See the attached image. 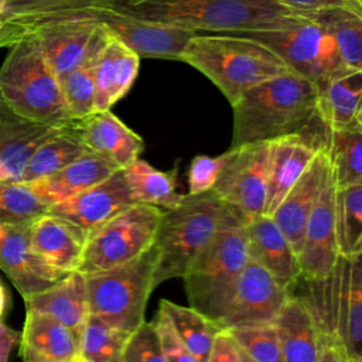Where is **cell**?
Here are the masks:
<instances>
[{
    "label": "cell",
    "mask_w": 362,
    "mask_h": 362,
    "mask_svg": "<svg viewBox=\"0 0 362 362\" xmlns=\"http://www.w3.org/2000/svg\"><path fill=\"white\" fill-rule=\"evenodd\" d=\"M317 93V85L296 72L277 75L247 89L230 105L233 109L230 147L314 132L311 127L320 122Z\"/></svg>",
    "instance_id": "1"
},
{
    "label": "cell",
    "mask_w": 362,
    "mask_h": 362,
    "mask_svg": "<svg viewBox=\"0 0 362 362\" xmlns=\"http://www.w3.org/2000/svg\"><path fill=\"white\" fill-rule=\"evenodd\" d=\"M90 6L194 33L272 28L291 13L273 0H96Z\"/></svg>",
    "instance_id": "2"
},
{
    "label": "cell",
    "mask_w": 362,
    "mask_h": 362,
    "mask_svg": "<svg viewBox=\"0 0 362 362\" xmlns=\"http://www.w3.org/2000/svg\"><path fill=\"white\" fill-rule=\"evenodd\" d=\"M246 221L212 189L189 195L163 212L154 238V286L182 277L194 259L223 229Z\"/></svg>",
    "instance_id": "3"
},
{
    "label": "cell",
    "mask_w": 362,
    "mask_h": 362,
    "mask_svg": "<svg viewBox=\"0 0 362 362\" xmlns=\"http://www.w3.org/2000/svg\"><path fill=\"white\" fill-rule=\"evenodd\" d=\"M178 59L204 74L230 105L255 85L293 72L269 47L239 33H197Z\"/></svg>",
    "instance_id": "4"
},
{
    "label": "cell",
    "mask_w": 362,
    "mask_h": 362,
    "mask_svg": "<svg viewBox=\"0 0 362 362\" xmlns=\"http://www.w3.org/2000/svg\"><path fill=\"white\" fill-rule=\"evenodd\" d=\"M0 96L20 116L49 126H68L58 76L28 34L10 47L0 66Z\"/></svg>",
    "instance_id": "5"
},
{
    "label": "cell",
    "mask_w": 362,
    "mask_h": 362,
    "mask_svg": "<svg viewBox=\"0 0 362 362\" xmlns=\"http://www.w3.org/2000/svg\"><path fill=\"white\" fill-rule=\"evenodd\" d=\"M247 260L245 225L219 232L182 276L189 307L219 324Z\"/></svg>",
    "instance_id": "6"
},
{
    "label": "cell",
    "mask_w": 362,
    "mask_h": 362,
    "mask_svg": "<svg viewBox=\"0 0 362 362\" xmlns=\"http://www.w3.org/2000/svg\"><path fill=\"white\" fill-rule=\"evenodd\" d=\"M260 41L296 74L315 85L349 72L328 30L308 13H288L264 30L239 33Z\"/></svg>",
    "instance_id": "7"
},
{
    "label": "cell",
    "mask_w": 362,
    "mask_h": 362,
    "mask_svg": "<svg viewBox=\"0 0 362 362\" xmlns=\"http://www.w3.org/2000/svg\"><path fill=\"white\" fill-rule=\"evenodd\" d=\"M89 314L132 334L146 320L154 286V247L119 267L85 276Z\"/></svg>",
    "instance_id": "8"
},
{
    "label": "cell",
    "mask_w": 362,
    "mask_h": 362,
    "mask_svg": "<svg viewBox=\"0 0 362 362\" xmlns=\"http://www.w3.org/2000/svg\"><path fill=\"white\" fill-rule=\"evenodd\" d=\"M163 209L147 204H134L86 235L78 273L88 276L106 272L148 250L163 216Z\"/></svg>",
    "instance_id": "9"
},
{
    "label": "cell",
    "mask_w": 362,
    "mask_h": 362,
    "mask_svg": "<svg viewBox=\"0 0 362 362\" xmlns=\"http://www.w3.org/2000/svg\"><path fill=\"white\" fill-rule=\"evenodd\" d=\"M16 21L27 27V34L58 79L76 68L105 33L85 8Z\"/></svg>",
    "instance_id": "10"
},
{
    "label": "cell",
    "mask_w": 362,
    "mask_h": 362,
    "mask_svg": "<svg viewBox=\"0 0 362 362\" xmlns=\"http://www.w3.org/2000/svg\"><path fill=\"white\" fill-rule=\"evenodd\" d=\"M270 141L247 143L228 150L225 165L212 191L246 223L263 215Z\"/></svg>",
    "instance_id": "11"
},
{
    "label": "cell",
    "mask_w": 362,
    "mask_h": 362,
    "mask_svg": "<svg viewBox=\"0 0 362 362\" xmlns=\"http://www.w3.org/2000/svg\"><path fill=\"white\" fill-rule=\"evenodd\" d=\"M288 296L290 290L249 259L218 325L221 329H230L273 324Z\"/></svg>",
    "instance_id": "12"
},
{
    "label": "cell",
    "mask_w": 362,
    "mask_h": 362,
    "mask_svg": "<svg viewBox=\"0 0 362 362\" xmlns=\"http://www.w3.org/2000/svg\"><path fill=\"white\" fill-rule=\"evenodd\" d=\"M339 259L335 230V184L331 168L325 174L318 198L308 215L298 263L301 277L324 281L334 276Z\"/></svg>",
    "instance_id": "13"
},
{
    "label": "cell",
    "mask_w": 362,
    "mask_h": 362,
    "mask_svg": "<svg viewBox=\"0 0 362 362\" xmlns=\"http://www.w3.org/2000/svg\"><path fill=\"white\" fill-rule=\"evenodd\" d=\"M95 20L115 38L130 47L140 58L178 59L194 31L157 24L126 16L103 6H85Z\"/></svg>",
    "instance_id": "14"
},
{
    "label": "cell",
    "mask_w": 362,
    "mask_h": 362,
    "mask_svg": "<svg viewBox=\"0 0 362 362\" xmlns=\"http://www.w3.org/2000/svg\"><path fill=\"white\" fill-rule=\"evenodd\" d=\"M30 226L0 223V269L24 300L51 287L68 274L57 270L34 252Z\"/></svg>",
    "instance_id": "15"
},
{
    "label": "cell",
    "mask_w": 362,
    "mask_h": 362,
    "mask_svg": "<svg viewBox=\"0 0 362 362\" xmlns=\"http://www.w3.org/2000/svg\"><path fill=\"white\" fill-rule=\"evenodd\" d=\"M134 204L137 202L132 195L123 170H117L103 181L51 205L48 214L75 223L88 235L92 229Z\"/></svg>",
    "instance_id": "16"
},
{
    "label": "cell",
    "mask_w": 362,
    "mask_h": 362,
    "mask_svg": "<svg viewBox=\"0 0 362 362\" xmlns=\"http://www.w3.org/2000/svg\"><path fill=\"white\" fill-rule=\"evenodd\" d=\"M325 130L287 134L270 141L263 215L270 216L273 214L288 189L310 165L318 148L325 143Z\"/></svg>",
    "instance_id": "17"
},
{
    "label": "cell",
    "mask_w": 362,
    "mask_h": 362,
    "mask_svg": "<svg viewBox=\"0 0 362 362\" xmlns=\"http://www.w3.org/2000/svg\"><path fill=\"white\" fill-rule=\"evenodd\" d=\"M74 129L89 151L120 170L139 158L144 148L143 139L110 110L93 112L81 120H74Z\"/></svg>",
    "instance_id": "18"
},
{
    "label": "cell",
    "mask_w": 362,
    "mask_h": 362,
    "mask_svg": "<svg viewBox=\"0 0 362 362\" xmlns=\"http://www.w3.org/2000/svg\"><path fill=\"white\" fill-rule=\"evenodd\" d=\"M328 167V156L322 146L318 148L305 171L270 215L291 243L297 256L301 250L308 215L318 198Z\"/></svg>",
    "instance_id": "19"
},
{
    "label": "cell",
    "mask_w": 362,
    "mask_h": 362,
    "mask_svg": "<svg viewBox=\"0 0 362 362\" xmlns=\"http://www.w3.org/2000/svg\"><path fill=\"white\" fill-rule=\"evenodd\" d=\"M246 245L250 260L269 272L290 290L301 277L298 256L272 216L259 215L246 225Z\"/></svg>",
    "instance_id": "20"
},
{
    "label": "cell",
    "mask_w": 362,
    "mask_h": 362,
    "mask_svg": "<svg viewBox=\"0 0 362 362\" xmlns=\"http://www.w3.org/2000/svg\"><path fill=\"white\" fill-rule=\"evenodd\" d=\"M20 356L24 362H78L79 337L51 315L27 310Z\"/></svg>",
    "instance_id": "21"
},
{
    "label": "cell",
    "mask_w": 362,
    "mask_h": 362,
    "mask_svg": "<svg viewBox=\"0 0 362 362\" xmlns=\"http://www.w3.org/2000/svg\"><path fill=\"white\" fill-rule=\"evenodd\" d=\"M139 66L140 57L107 33L95 64V112L110 110L129 92Z\"/></svg>",
    "instance_id": "22"
},
{
    "label": "cell",
    "mask_w": 362,
    "mask_h": 362,
    "mask_svg": "<svg viewBox=\"0 0 362 362\" xmlns=\"http://www.w3.org/2000/svg\"><path fill=\"white\" fill-rule=\"evenodd\" d=\"M30 240L34 252L48 264L71 273L79 266L86 233L75 223L47 212L31 223Z\"/></svg>",
    "instance_id": "23"
},
{
    "label": "cell",
    "mask_w": 362,
    "mask_h": 362,
    "mask_svg": "<svg viewBox=\"0 0 362 362\" xmlns=\"http://www.w3.org/2000/svg\"><path fill=\"white\" fill-rule=\"evenodd\" d=\"M273 324L283 362H318L324 331L305 301L290 294Z\"/></svg>",
    "instance_id": "24"
},
{
    "label": "cell",
    "mask_w": 362,
    "mask_h": 362,
    "mask_svg": "<svg viewBox=\"0 0 362 362\" xmlns=\"http://www.w3.org/2000/svg\"><path fill=\"white\" fill-rule=\"evenodd\" d=\"M64 127L66 126L57 127L28 120L16 113L0 96V163L10 171L13 181H18L35 148Z\"/></svg>",
    "instance_id": "25"
},
{
    "label": "cell",
    "mask_w": 362,
    "mask_h": 362,
    "mask_svg": "<svg viewBox=\"0 0 362 362\" xmlns=\"http://www.w3.org/2000/svg\"><path fill=\"white\" fill-rule=\"evenodd\" d=\"M339 298L332 335L349 358H362V252L338 259Z\"/></svg>",
    "instance_id": "26"
},
{
    "label": "cell",
    "mask_w": 362,
    "mask_h": 362,
    "mask_svg": "<svg viewBox=\"0 0 362 362\" xmlns=\"http://www.w3.org/2000/svg\"><path fill=\"white\" fill-rule=\"evenodd\" d=\"M117 170L120 168L88 150L54 174L25 184L41 201L51 206L103 181Z\"/></svg>",
    "instance_id": "27"
},
{
    "label": "cell",
    "mask_w": 362,
    "mask_h": 362,
    "mask_svg": "<svg viewBox=\"0 0 362 362\" xmlns=\"http://www.w3.org/2000/svg\"><path fill=\"white\" fill-rule=\"evenodd\" d=\"M317 88V117L327 129H362V71H349Z\"/></svg>",
    "instance_id": "28"
},
{
    "label": "cell",
    "mask_w": 362,
    "mask_h": 362,
    "mask_svg": "<svg viewBox=\"0 0 362 362\" xmlns=\"http://www.w3.org/2000/svg\"><path fill=\"white\" fill-rule=\"evenodd\" d=\"M25 304L27 310L51 315L79 337L89 315L85 276L71 272L51 287L25 298Z\"/></svg>",
    "instance_id": "29"
},
{
    "label": "cell",
    "mask_w": 362,
    "mask_h": 362,
    "mask_svg": "<svg viewBox=\"0 0 362 362\" xmlns=\"http://www.w3.org/2000/svg\"><path fill=\"white\" fill-rule=\"evenodd\" d=\"M122 170L136 202L170 209L185 197L177 192L175 170L160 171L141 158H136Z\"/></svg>",
    "instance_id": "30"
},
{
    "label": "cell",
    "mask_w": 362,
    "mask_h": 362,
    "mask_svg": "<svg viewBox=\"0 0 362 362\" xmlns=\"http://www.w3.org/2000/svg\"><path fill=\"white\" fill-rule=\"evenodd\" d=\"M86 151L88 148L76 136L72 122L69 126L64 127L61 132L35 148V151L27 160L18 181L30 182L54 174Z\"/></svg>",
    "instance_id": "31"
},
{
    "label": "cell",
    "mask_w": 362,
    "mask_h": 362,
    "mask_svg": "<svg viewBox=\"0 0 362 362\" xmlns=\"http://www.w3.org/2000/svg\"><path fill=\"white\" fill-rule=\"evenodd\" d=\"M324 147L337 188L362 184V129H327Z\"/></svg>",
    "instance_id": "32"
},
{
    "label": "cell",
    "mask_w": 362,
    "mask_h": 362,
    "mask_svg": "<svg viewBox=\"0 0 362 362\" xmlns=\"http://www.w3.org/2000/svg\"><path fill=\"white\" fill-rule=\"evenodd\" d=\"M174 331L198 362H206L215 337L221 327L192 307H184L170 300H161Z\"/></svg>",
    "instance_id": "33"
},
{
    "label": "cell",
    "mask_w": 362,
    "mask_h": 362,
    "mask_svg": "<svg viewBox=\"0 0 362 362\" xmlns=\"http://www.w3.org/2000/svg\"><path fill=\"white\" fill-rule=\"evenodd\" d=\"M106 37L107 31L105 30L85 59L59 79L65 106L72 120H81L95 112V64Z\"/></svg>",
    "instance_id": "34"
},
{
    "label": "cell",
    "mask_w": 362,
    "mask_h": 362,
    "mask_svg": "<svg viewBox=\"0 0 362 362\" xmlns=\"http://www.w3.org/2000/svg\"><path fill=\"white\" fill-rule=\"evenodd\" d=\"M308 14L328 30L345 66L351 71H362V11L331 8Z\"/></svg>",
    "instance_id": "35"
},
{
    "label": "cell",
    "mask_w": 362,
    "mask_h": 362,
    "mask_svg": "<svg viewBox=\"0 0 362 362\" xmlns=\"http://www.w3.org/2000/svg\"><path fill=\"white\" fill-rule=\"evenodd\" d=\"M335 230L341 257L362 252V184L335 187Z\"/></svg>",
    "instance_id": "36"
},
{
    "label": "cell",
    "mask_w": 362,
    "mask_h": 362,
    "mask_svg": "<svg viewBox=\"0 0 362 362\" xmlns=\"http://www.w3.org/2000/svg\"><path fill=\"white\" fill-rule=\"evenodd\" d=\"M129 335V332L89 314L79 335V361L123 362V351Z\"/></svg>",
    "instance_id": "37"
},
{
    "label": "cell",
    "mask_w": 362,
    "mask_h": 362,
    "mask_svg": "<svg viewBox=\"0 0 362 362\" xmlns=\"http://www.w3.org/2000/svg\"><path fill=\"white\" fill-rule=\"evenodd\" d=\"M48 205L41 201L25 182L0 181V223L31 225L48 212Z\"/></svg>",
    "instance_id": "38"
},
{
    "label": "cell",
    "mask_w": 362,
    "mask_h": 362,
    "mask_svg": "<svg viewBox=\"0 0 362 362\" xmlns=\"http://www.w3.org/2000/svg\"><path fill=\"white\" fill-rule=\"evenodd\" d=\"M253 362H283L274 324L226 329Z\"/></svg>",
    "instance_id": "39"
},
{
    "label": "cell",
    "mask_w": 362,
    "mask_h": 362,
    "mask_svg": "<svg viewBox=\"0 0 362 362\" xmlns=\"http://www.w3.org/2000/svg\"><path fill=\"white\" fill-rule=\"evenodd\" d=\"M96 0H6L1 14L11 20H30L52 13L75 10L93 4Z\"/></svg>",
    "instance_id": "40"
},
{
    "label": "cell",
    "mask_w": 362,
    "mask_h": 362,
    "mask_svg": "<svg viewBox=\"0 0 362 362\" xmlns=\"http://www.w3.org/2000/svg\"><path fill=\"white\" fill-rule=\"evenodd\" d=\"M123 362H167L153 321H144L129 335L123 351Z\"/></svg>",
    "instance_id": "41"
},
{
    "label": "cell",
    "mask_w": 362,
    "mask_h": 362,
    "mask_svg": "<svg viewBox=\"0 0 362 362\" xmlns=\"http://www.w3.org/2000/svg\"><path fill=\"white\" fill-rule=\"evenodd\" d=\"M228 158V151L216 157L209 156H195L188 167V194L197 195L211 191L215 185L225 161Z\"/></svg>",
    "instance_id": "42"
},
{
    "label": "cell",
    "mask_w": 362,
    "mask_h": 362,
    "mask_svg": "<svg viewBox=\"0 0 362 362\" xmlns=\"http://www.w3.org/2000/svg\"><path fill=\"white\" fill-rule=\"evenodd\" d=\"M153 322L156 325L163 356L167 362H198L177 335L165 311L161 307H158Z\"/></svg>",
    "instance_id": "43"
},
{
    "label": "cell",
    "mask_w": 362,
    "mask_h": 362,
    "mask_svg": "<svg viewBox=\"0 0 362 362\" xmlns=\"http://www.w3.org/2000/svg\"><path fill=\"white\" fill-rule=\"evenodd\" d=\"M291 13H318L331 8H352L362 11V0H273Z\"/></svg>",
    "instance_id": "44"
},
{
    "label": "cell",
    "mask_w": 362,
    "mask_h": 362,
    "mask_svg": "<svg viewBox=\"0 0 362 362\" xmlns=\"http://www.w3.org/2000/svg\"><path fill=\"white\" fill-rule=\"evenodd\" d=\"M243 351L226 331L221 329L214 339L206 362H242Z\"/></svg>",
    "instance_id": "45"
},
{
    "label": "cell",
    "mask_w": 362,
    "mask_h": 362,
    "mask_svg": "<svg viewBox=\"0 0 362 362\" xmlns=\"http://www.w3.org/2000/svg\"><path fill=\"white\" fill-rule=\"evenodd\" d=\"M27 27L16 20L0 16V48H10L24 38Z\"/></svg>",
    "instance_id": "46"
},
{
    "label": "cell",
    "mask_w": 362,
    "mask_h": 362,
    "mask_svg": "<svg viewBox=\"0 0 362 362\" xmlns=\"http://www.w3.org/2000/svg\"><path fill=\"white\" fill-rule=\"evenodd\" d=\"M345 356H346L345 351L339 344V341L334 335L328 332H322L318 362H344Z\"/></svg>",
    "instance_id": "47"
},
{
    "label": "cell",
    "mask_w": 362,
    "mask_h": 362,
    "mask_svg": "<svg viewBox=\"0 0 362 362\" xmlns=\"http://www.w3.org/2000/svg\"><path fill=\"white\" fill-rule=\"evenodd\" d=\"M20 335L17 331L6 327L0 322V362H7L8 354L14 344L18 341Z\"/></svg>",
    "instance_id": "48"
},
{
    "label": "cell",
    "mask_w": 362,
    "mask_h": 362,
    "mask_svg": "<svg viewBox=\"0 0 362 362\" xmlns=\"http://www.w3.org/2000/svg\"><path fill=\"white\" fill-rule=\"evenodd\" d=\"M3 180H13V177H11L10 171L0 163V181H3Z\"/></svg>",
    "instance_id": "49"
},
{
    "label": "cell",
    "mask_w": 362,
    "mask_h": 362,
    "mask_svg": "<svg viewBox=\"0 0 362 362\" xmlns=\"http://www.w3.org/2000/svg\"><path fill=\"white\" fill-rule=\"evenodd\" d=\"M4 303H6V297H4V288L3 286L0 284V318L3 315V311H4Z\"/></svg>",
    "instance_id": "50"
},
{
    "label": "cell",
    "mask_w": 362,
    "mask_h": 362,
    "mask_svg": "<svg viewBox=\"0 0 362 362\" xmlns=\"http://www.w3.org/2000/svg\"><path fill=\"white\" fill-rule=\"evenodd\" d=\"M344 362H362V358H349V356H345V361Z\"/></svg>",
    "instance_id": "51"
},
{
    "label": "cell",
    "mask_w": 362,
    "mask_h": 362,
    "mask_svg": "<svg viewBox=\"0 0 362 362\" xmlns=\"http://www.w3.org/2000/svg\"><path fill=\"white\" fill-rule=\"evenodd\" d=\"M6 11V0H0V16Z\"/></svg>",
    "instance_id": "52"
},
{
    "label": "cell",
    "mask_w": 362,
    "mask_h": 362,
    "mask_svg": "<svg viewBox=\"0 0 362 362\" xmlns=\"http://www.w3.org/2000/svg\"><path fill=\"white\" fill-rule=\"evenodd\" d=\"M242 362H253L247 355H245V352H243V358H242Z\"/></svg>",
    "instance_id": "53"
},
{
    "label": "cell",
    "mask_w": 362,
    "mask_h": 362,
    "mask_svg": "<svg viewBox=\"0 0 362 362\" xmlns=\"http://www.w3.org/2000/svg\"><path fill=\"white\" fill-rule=\"evenodd\" d=\"M78 362H81V361H78Z\"/></svg>",
    "instance_id": "54"
}]
</instances>
